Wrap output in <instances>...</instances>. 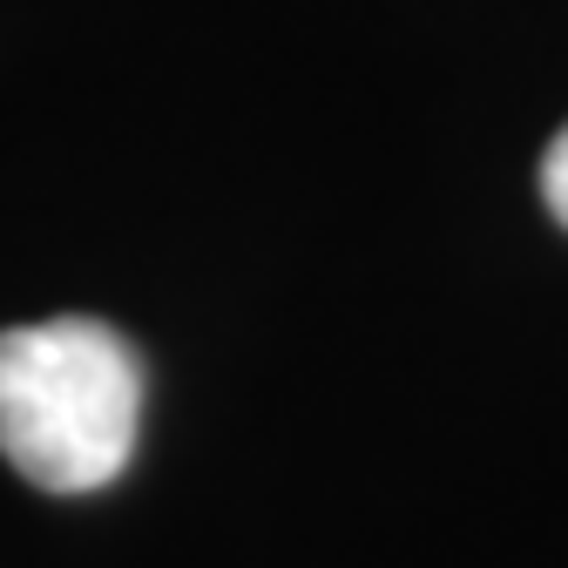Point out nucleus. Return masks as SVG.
<instances>
[{
  "instance_id": "f257e3e1",
  "label": "nucleus",
  "mask_w": 568,
  "mask_h": 568,
  "mask_svg": "<svg viewBox=\"0 0 568 568\" xmlns=\"http://www.w3.org/2000/svg\"><path fill=\"white\" fill-rule=\"evenodd\" d=\"M142 434V359L102 318L0 332V460L48 494L109 487Z\"/></svg>"
},
{
  "instance_id": "f03ea898",
  "label": "nucleus",
  "mask_w": 568,
  "mask_h": 568,
  "mask_svg": "<svg viewBox=\"0 0 568 568\" xmlns=\"http://www.w3.org/2000/svg\"><path fill=\"white\" fill-rule=\"evenodd\" d=\"M541 203H548V217L568 231V129L548 142V156H541Z\"/></svg>"
}]
</instances>
